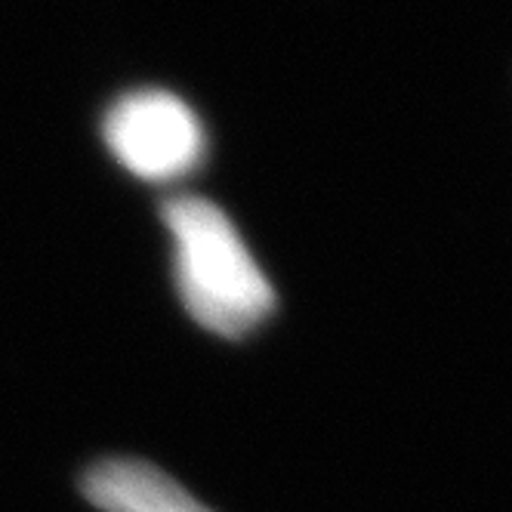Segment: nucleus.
I'll list each match as a JSON object with an SVG mask.
<instances>
[{"mask_svg": "<svg viewBox=\"0 0 512 512\" xmlns=\"http://www.w3.org/2000/svg\"><path fill=\"white\" fill-rule=\"evenodd\" d=\"M173 235L176 287L189 315L210 334L247 337L275 312V290L232 219L207 198L182 195L164 204Z\"/></svg>", "mask_w": 512, "mask_h": 512, "instance_id": "obj_1", "label": "nucleus"}, {"mask_svg": "<svg viewBox=\"0 0 512 512\" xmlns=\"http://www.w3.org/2000/svg\"><path fill=\"white\" fill-rule=\"evenodd\" d=\"M105 142L118 164L145 182L186 176L207 152L198 115L164 90H139L115 102L105 118Z\"/></svg>", "mask_w": 512, "mask_h": 512, "instance_id": "obj_2", "label": "nucleus"}, {"mask_svg": "<svg viewBox=\"0 0 512 512\" xmlns=\"http://www.w3.org/2000/svg\"><path fill=\"white\" fill-rule=\"evenodd\" d=\"M84 494L102 512H213L176 479L142 460H102L84 475Z\"/></svg>", "mask_w": 512, "mask_h": 512, "instance_id": "obj_3", "label": "nucleus"}]
</instances>
